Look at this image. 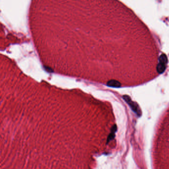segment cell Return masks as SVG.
I'll return each mask as SVG.
<instances>
[{
  "instance_id": "6da1fadb",
  "label": "cell",
  "mask_w": 169,
  "mask_h": 169,
  "mask_svg": "<svg viewBox=\"0 0 169 169\" xmlns=\"http://www.w3.org/2000/svg\"><path fill=\"white\" fill-rule=\"evenodd\" d=\"M123 98L126 102V103L130 106L132 110L138 116H140L141 114V112L140 109V108L136 102L132 101L131 97L127 95L123 96Z\"/></svg>"
},
{
  "instance_id": "7a4b0ae2",
  "label": "cell",
  "mask_w": 169,
  "mask_h": 169,
  "mask_svg": "<svg viewBox=\"0 0 169 169\" xmlns=\"http://www.w3.org/2000/svg\"><path fill=\"white\" fill-rule=\"evenodd\" d=\"M107 85L111 87L119 88L122 86L119 82L116 80H111L107 82Z\"/></svg>"
},
{
  "instance_id": "3957f363",
  "label": "cell",
  "mask_w": 169,
  "mask_h": 169,
  "mask_svg": "<svg viewBox=\"0 0 169 169\" xmlns=\"http://www.w3.org/2000/svg\"><path fill=\"white\" fill-rule=\"evenodd\" d=\"M166 64L159 62L157 65V70L158 73L159 74L163 73L166 69Z\"/></svg>"
},
{
  "instance_id": "277c9868",
  "label": "cell",
  "mask_w": 169,
  "mask_h": 169,
  "mask_svg": "<svg viewBox=\"0 0 169 169\" xmlns=\"http://www.w3.org/2000/svg\"><path fill=\"white\" fill-rule=\"evenodd\" d=\"M159 62L163 63L167 65L168 63V59H167V57L166 56V55L165 54H162L159 58Z\"/></svg>"
},
{
  "instance_id": "5b68a950",
  "label": "cell",
  "mask_w": 169,
  "mask_h": 169,
  "mask_svg": "<svg viewBox=\"0 0 169 169\" xmlns=\"http://www.w3.org/2000/svg\"><path fill=\"white\" fill-rule=\"evenodd\" d=\"M116 129H117L116 126L115 125V126L113 127V128H112V132H111V133H110V135L109 136V138H108V140H107V141H108V142H109L110 141H111V140H112L113 138H114V137H115V132H116V130H117Z\"/></svg>"
},
{
  "instance_id": "8992f818",
  "label": "cell",
  "mask_w": 169,
  "mask_h": 169,
  "mask_svg": "<svg viewBox=\"0 0 169 169\" xmlns=\"http://www.w3.org/2000/svg\"><path fill=\"white\" fill-rule=\"evenodd\" d=\"M45 69H46L47 70H48V71H49V70H50L51 72H52L51 71H53V70L52 69H51V68H50L49 67H47V68H45Z\"/></svg>"
}]
</instances>
